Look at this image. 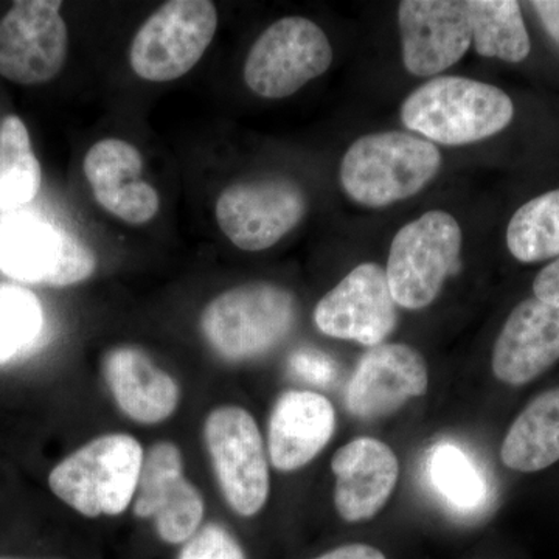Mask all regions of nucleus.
<instances>
[{
  "mask_svg": "<svg viewBox=\"0 0 559 559\" xmlns=\"http://www.w3.org/2000/svg\"><path fill=\"white\" fill-rule=\"evenodd\" d=\"M471 35L477 53L506 62H521L532 50L516 0H468Z\"/></svg>",
  "mask_w": 559,
  "mask_h": 559,
  "instance_id": "4be33fe9",
  "label": "nucleus"
},
{
  "mask_svg": "<svg viewBox=\"0 0 559 559\" xmlns=\"http://www.w3.org/2000/svg\"><path fill=\"white\" fill-rule=\"evenodd\" d=\"M95 270L94 252L47 221L17 218L0 230V271L17 282L66 288L86 282Z\"/></svg>",
  "mask_w": 559,
  "mask_h": 559,
  "instance_id": "1a4fd4ad",
  "label": "nucleus"
},
{
  "mask_svg": "<svg viewBox=\"0 0 559 559\" xmlns=\"http://www.w3.org/2000/svg\"><path fill=\"white\" fill-rule=\"evenodd\" d=\"M336 411L320 393L286 390L272 407L267 423V457L280 473L299 471L333 439Z\"/></svg>",
  "mask_w": 559,
  "mask_h": 559,
  "instance_id": "a211bd4d",
  "label": "nucleus"
},
{
  "mask_svg": "<svg viewBox=\"0 0 559 559\" xmlns=\"http://www.w3.org/2000/svg\"><path fill=\"white\" fill-rule=\"evenodd\" d=\"M219 229L238 249L261 252L277 245L307 213V198L288 179L231 183L216 201Z\"/></svg>",
  "mask_w": 559,
  "mask_h": 559,
  "instance_id": "9b49d317",
  "label": "nucleus"
},
{
  "mask_svg": "<svg viewBox=\"0 0 559 559\" xmlns=\"http://www.w3.org/2000/svg\"><path fill=\"white\" fill-rule=\"evenodd\" d=\"M218 28L210 0H171L151 14L135 33L130 50L135 75L167 83L189 73L204 57Z\"/></svg>",
  "mask_w": 559,
  "mask_h": 559,
  "instance_id": "0eeeda50",
  "label": "nucleus"
},
{
  "mask_svg": "<svg viewBox=\"0 0 559 559\" xmlns=\"http://www.w3.org/2000/svg\"><path fill=\"white\" fill-rule=\"evenodd\" d=\"M428 364L417 349L381 344L367 352L349 378L345 406L353 417L377 419L395 414L428 390Z\"/></svg>",
  "mask_w": 559,
  "mask_h": 559,
  "instance_id": "4468645a",
  "label": "nucleus"
},
{
  "mask_svg": "<svg viewBox=\"0 0 559 559\" xmlns=\"http://www.w3.org/2000/svg\"><path fill=\"white\" fill-rule=\"evenodd\" d=\"M428 474L433 489L459 511H474L487 502L488 484L477 463L454 443L437 444L429 452Z\"/></svg>",
  "mask_w": 559,
  "mask_h": 559,
  "instance_id": "393cba45",
  "label": "nucleus"
},
{
  "mask_svg": "<svg viewBox=\"0 0 559 559\" xmlns=\"http://www.w3.org/2000/svg\"><path fill=\"white\" fill-rule=\"evenodd\" d=\"M0 559H20V558H7V557H0Z\"/></svg>",
  "mask_w": 559,
  "mask_h": 559,
  "instance_id": "2f4dec72",
  "label": "nucleus"
},
{
  "mask_svg": "<svg viewBox=\"0 0 559 559\" xmlns=\"http://www.w3.org/2000/svg\"><path fill=\"white\" fill-rule=\"evenodd\" d=\"M559 360V308L533 297L507 319L492 349V373L510 385H524Z\"/></svg>",
  "mask_w": 559,
  "mask_h": 559,
  "instance_id": "6ab92c4d",
  "label": "nucleus"
},
{
  "mask_svg": "<svg viewBox=\"0 0 559 559\" xmlns=\"http://www.w3.org/2000/svg\"><path fill=\"white\" fill-rule=\"evenodd\" d=\"M533 293L536 299L559 308V259L551 261L536 275Z\"/></svg>",
  "mask_w": 559,
  "mask_h": 559,
  "instance_id": "c85d7f7f",
  "label": "nucleus"
},
{
  "mask_svg": "<svg viewBox=\"0 0 559 559\" xmlns=\"http://www.w3.org/2000/svg\"><path fill=\"white\" fill-rule=\"evenodd\" d=\"M331 62L333 47L318 24L307 17H283L249 50L245 81L253 94L280 100L319 79Z\"/></svg>",
  "mask_w": 559,
  "mask_h": 559,
  "instance_id": "6e6552de",
  "label": "nucleus"
},
{
  "mask_svg": "<svg viewBox=\"0 0 559 559\" xmlns=\"http://www.w3.org/2000/svg\"><path fill=\"white\" fill-rule=\"evenodd\" d=\"M293 369L301 377L318 384H329L337 374V366L333 359L316 349H304L293 358Z\"/></svg>",
  "mask_w": 559,
  "mask_h": 559,
  "instance_id": "cd10ccee",
  "label": "nucleus"
},
{
  "mask_svg": "<svg viewBox=\"0 0 559 559\" xmlns=\"http://www.w3.org/2000/svg\"><path fill=\"white\" fill-rule=\"evenodd\" d=\"M297 322V300L272 283H246L219 294L201 312L202 336L227 362L259 359L277 348Z\"/></svg>",
  "mask_w": 559,
  "mask_h": 559,
  "instance_id": "7ed1b4c3",
  "label": "nucleus"
},
{
  "mask_svg": "<svg viewBox=\"0 0 559 559\" xmlns=\"http://www.w3.org/2000/svg\"><path fill=\"white\" fill-rule=\"evenodd\" d=\"M440 167V151L429 140L407 132H377L349 146L341 164V182L358 204L385 207L425 189Z\"/></svg>",
  "mask_w": 559,
  "mask_h": 559,
  "instance_id": "20e7f679",
  "label": "nucleus"
},
{
  "mask_svg": "<svg viewBox=\"0 0 559 559\" xmlns=\"http://www.w3.org/2000/svg\"><path fill=\"white\" fill-rule=\"evenodd\" d=\"M460 252L462 230L450 213L430 210L401 227L385 267L395 304L406 310L429 307L448 277L460 271Z\"/></svg>",
  "mask_w": 559,
  "mask_h": 559,
  "instance_id": "39448f33",
  "label": "nucleus"
},
{
  "mask_svg": "<svg viewBox=\"0 0 559 559\" xmlns=\"http://www.w3.org/2000/svg\"><path fill=\"white\" fill-rule=\"evenodd\" d=\"M43 170L31 134L17 116L0 121V210L20 209L35 200Z\"/></svg>",
  "mask_w": 559,
  "mask_h": 559,
  "instance_id": "5701e85b",
  "label": "nucleus"
},
{
  "mask_svg": "<svg viewBox=\"0 0 559 559\" xmlns=\"http://www.w3.org/2000/svg\"><path fill=\"white\" fill-rule=\"evenodd\" d=\"M336 476L334 507L345 522L373 520L399 484L400 463L384 441L360 437L344 444L331 459Z\"/></svg>",
  "mask_w": 559,
  "mask_h": 559,
  "instance_id": "f3484780",
  "label": "nucleus"
},
{
  "mask_svg": "<svg viewBox=\"0 0 559 559\" xmlns=\"http://www.w3.org/2000/svg\"><path fill=\"white\" fill-rule=\"evenodd\" d=\"M500 459L507 468L536 473L559 460V388L532 401L503 439Z\"/></svg>",
  "mask_w": 559,
  "mask_h": 559,
  "instance_id": "412c9836",
  "label": "nucleus"
},
{
  "mask_svg": "<svg viewBox=\"0 0 559 559\" xmlns=\"http://www.w3.org/2000/svg\"><path fill=\"white\" fill-rule=\"evenodd\" d=\"M204 441L229 509L253 518L271 491L270 457L255 418L240 406H219L205 418Z\"/></svg>",
  "mask_w": 559,
  "mask_h": 559,
  "instance_id": "423d86ee",
  "label": "nucleus"
},
{
  "mask_svg": "<svg viewBox=\"0 0 559 559\" xmlns=\"http://www.w3.org/2000/svg\"><path fill=\"white\" fill-rule=\"evenodd\" d=\"M396 304L380 264L364 263L319 300L314 322L334 340L378 347L396 326Z\"/></svg>",
  "mask_w": 559,
  "mask_h": 559,
  "instance_id": "ddd939ff",
  "label": "nucleus"
},
{
  "mask_svg": "<svg viewBox=\"0 0 559 559\" xmlns=\"http://www.w3.org/2000/svg\"><path fill=\"white\" fill-rule=\"evenodd\" d=\"M310 559H389L378 547L371 544L352 543L342 544V546L334 547L318 555V557Z\"/></svg>",
  "mask_w": 559,
  "mask_h": 559,
  "instance_id": "c756f323",
  "label": "nucleus"
},
{
  "mask_svg": "<svg viewBox=\"0 0 559 559\" xmlns=\"http://www.w3.org/2000/svg\"><path fill=\"white\" fill-rule=\"evenodd\" d=\"M83 170L95 201L116 218L142 226L159 212V193L142 178V154L127 140L103 139L92 145Z\"/></svg>",
  "mask_w": 559,
  "mask_h": 559,
  "instance_id": "dca6fc26",
  "label": "nucleus"
},
{
  "mask_svg": "<svg viewBox=\"0 0 559 559\" xmlns=\"http://www.w3.org/2000/svg\"><path fill=\"white\" fill-rule=\"evenodd\" d=\"M514 105L499 87L462 76H439L423 84L401 106L411 131L441 145H468L506 130Z\"/></svg>",
  "mask_w": 559,
  "mask_h": 559,
  "instance_id": "f03ea898",
  "label": "nucleus"
},
{
  "mask_svg": "<svg viewBox=\"0 0 559 559\" xmlns=\"http://www.w3.org/2000/svg\"><path fill=\"white\" fill-rule=\"evenodd\" d=\"M57 0H22L0 21V75L35 86L53 80L68 58V25Z\"/></svg>",
  "mask_w": 559,
  "mask_h": 559,
  "instance_id": "f8f14e48",
  "label": "nucleus"
},
{
  "mask_svg": "<svg viewBox=\"0 0 559 559\" xmlns=\"http://www.w3.org/2000/svg\"><path fill=\"white\" fill-rule=\"evenodd\" d=\"M399 24L404 66L415 76L457 64L473 43L468 11L459 0H404Z\"/></svg>",
  "mask_w": 559,
  "mask_h": 559,
  "instance_id": "2eb2a0df",
  "label": "nucleus"
},
{
  "mask_svg": "<svg viewBox=\"0 0 559 559\" xmlns=\"http://www.w3.org/2000/svg\"><path fill=\"white\" fill-rule=\"evenodd\" d=\"M178 559H248L240 540L224 527L210 522L202 525L200 532L183 544Z\"/></svg>",
  "mask_w": 559,
  "mask_h": 559,
  "instance_id": "bb28decb",
  "label": "nucleus"
},
{
  "mask_svg": "<svg viewBox=\"0 0 559 559\" xmlns=\"http://www.w3.org/2000/svg\"><path fill=\"white\" fill-rule=\"evenodd\" d=\"M507 246L522 263L559 259V189L518 209L507 229Z\"/></svg>",
  "mask_w": 559,
  "mask_h": 559,
  "instance_id": "b1692460",
  "label": "nucleus"
},
{
  "mask_svg": "<svg viewBox=\"0 0 559 559\" xmlns=\"http://www.w3.org/2000/svg\"><path fill=\"white\" fill-rule=\"evenodd\" d=\"M132 511L153 522L162 543H189L204 525L205 503L200 489L183 473V457L173 441H156L143 459Z\"/></svg>",
  "mask_w": 559,
  "mask_h": 559,
  "instance_id": "9d476101",
  "label": "nucleus"
},
{
  "mask_svg": "<svg viewBox=\"0 0 559 559\" xmlns=\"http://www.w3.org/2000/svg\"><path fill=\"white\" fill-rule=\"evenodd\" d=\"M44 330V310L33 290L0 283V366L28 352Z\"/></svg>",
  "mask_w": 559,
  "mask_h": 559,
  "instance_id": "a878e982",
  "label": "nucleus"
},
{
  "mask_svg": "<svg viewBox=\"0 0 559 559\" xmlns=\"http://www.w3.org/2000/svg\"><path fill=\"white\" fill-rule=\"evenodd\" d=\"M530 5L538 13L547 33L559 46V0H536L530 2Z\"/></svg>",
  "mask_w": 559,
  "mask_h": 559,
  "instance_id": "7c9ffc66",
  "label": "nucleus"
},
{
  "mask_svg": "<svg viewBox=\"0 0 559 559\" xmlns=\"http://www.w3.org/2000/svg\"><path fill=\"white\" fill-rule=\"evenodd\" d=\"M102 369L117 407L132 421L160 425L178 411V381L156 366L143 349L132 345L110 348L103 358Z\"/></svg>",
  "mask_w": 559,
  "mask_h": 559,
  "instance_id": "aec40b11",
  "label": "nucleus"
},
{
  "mask_svg": "<svg viewBox=\"0 0 559 559\" xmlns=\"http://www.w3.org/2000/svg\"><path fill=\"white\" fill-rule=\"evenodd\" d=\"M143 459L135 437L105 433L62 459L49 474V488L81 516H120L134 502Z\"/></svg>",
  "mask_w": 559,
  "mask_h": 559,
  "instance_id": "f257e3e1",
  "label": "nucleus"
}]
</instances>
